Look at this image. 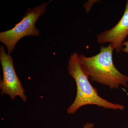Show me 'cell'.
<instances>
[{"label": "cell", "mask_w": 128, "mask_h": 128, "mask_svg": "<svg viewBox=\"0 0 128 128\" xmlns=\"http://www.w3.org/2000/svg\"><path fill=\"white\" fill-rule=\"evenodd\" d=\"M100 52L90 57L78 56L80 63L92 81L108 86L111 89H118L120 85L128 88V76L120 72L113 60V46L101 45Z\"/></svg>", "instance_id": "1"}, {"label": "cell", "mask_w": 128, "mask_h": 128, "mask_svg": "<svg viewBox=\"0 0 128 128\" xmlns=\"http://www.w3.org/2000/svg\"><path fill=\"white\" fill-rule=\"evenodd\" d=\"M78 56L77 53L73 52L68 60V72L75 81L77 92L74 100L67 109V113L74 114L80 108L89 105L123 110L124 107L123 105L112 103L99 96L97 89L90 83L89 76L80 63Z\"/></svg>", "instance_id": "2"}, {"label": "cell", "mask_w": 128, "mask_h": 128, "mask_svg": "<svg viewBox=\"0 0 128 128\" xmlns=\"http://www.w3.org/2000/svg\"><path fill=\"white\" fill-rule=\"evenodd\" d=\"M49 2H44L36 7L28 8L22 20L14 27L0 33V41L6 46L8 54L10 55L13 52L16 44L24 37L40 36V31L35 24L40 17L45 14Z\"/></svg>", "instance_id": "3"}, {"label": "cell", "mask_w": 128, "mask_h": 128, "mask_svg": "<svg viewBox=\"0 0 128 128\" xmlns=\"http://www.w3.org/2000/svg\"><path fill=\"white\" fill-rule=\"evenodd\" d=\"M0 61L3 72V79L0 82L1 95H8L12 100L18 96L25 102L27 97L15 71L13 59L10 55L6 52L2 44L0 47Z\"/></svg>", "instance_id": "4"}, {"label": "cell", "mask_w": 128, "mask_h": 128, "mask_svg": "<svg viewBox=\"0 0 128 128\" xmlns=\"http://www.w3.org/2000/svg\"><path fill=\"white\" fill-rule=\"evenodd\" d=\"M128 35V0L124 12L120 20L110 30H106L97 36L98 43H109L113 46L117 53L122 51V44Z\"/></svg>", "instance_id": "5"}, {"label": "cell", "mask_w": 128, "mask_h": 128, "mask_svg": "<svg viewBox=\"0 0 128 128\" xmlns=\"http://www.w3.org/2000/svg\"><path fill=\"white\" fill-rule=\"evenodd\" d=\"M98 1V0H89L86 2L83 6V7L84 8L86 12H89L91 10L93 5Z\"/></svg>", "instance_id": "6"}, {"label": "cell", "mask_w": 128, "mask_h": 128, "mask_svg": "<svg viewBox=\"0 0 128 128\" xmlns=\"http://www.w3.org/2000/svg\"><path fill=\"white\" fill-rule=\"evenodd\" d=\"M123 48H122V51L124 53L128 54V40L124 41L122 44Z\"/></svg>", "instance_id": "7"}]
</instances>
